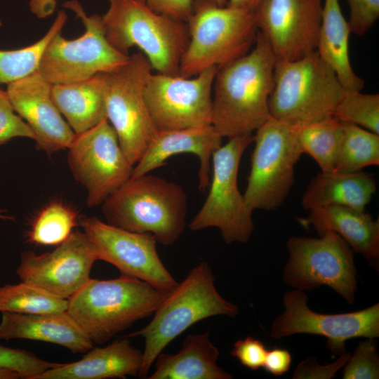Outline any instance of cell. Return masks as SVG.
Returning <instances> with one entry per match:
<instances>
[{
  "label": "cell",
  "instance_id": "35",
  "mask_svg": "<svg viewBox=\"0 0 379 379\" xmlns=\"http://www.w3.org/2000/svg\"><path fill=\"white\" fill-rule=\"evenodd\" d=\"M343 379L379 378V355L375 338L360 342L344 366Z\"/></svg>",
  "mask_w": 379,
  "mask_h": 379
},
{
  "label": "cell",
  "instance_id": "43",
  "mask_svg": "<svg viewBox=\"0 0 379 379\" xmlns=\"http://www.w3.org/2000/svg\"><path fill=\"white\" fill-rule=\"evenodd\" d=\"M262 0H227L229 7L253 12Z\"/></svg>",
  "mask_w": 379,
  "mask_h": 379
},
{
  "label": "cell",
  "instance_id": "24",
  "mask_svg": "<svg viewBox=\"0 0 379 379\" xmlns=\"http://www.w3.org/2000/svg\"><path fill=\"white\" fill-rule=\"evenodd\" d=\"M376 190L374 176L364 171L321 172L311 179L302 194V208L345 206L365 211Z\"/></svg>",
  "mask_w": 379,
  "mask_h": 379
},
{
  "label": "cell",
  "instance_id": "22",
  "mask_svg": "<svg viewBox=\"0 0 379 379\" xmlns=\"http://www.w3.org/2000/svg\"><path fill=\"white\" fill-rule=\"evenodd\" d=\"M79 361L58 364L37 379H107L138 376L142 352L123 338L103 347L91 348Z\"/></svg>",
  "mask_w": 379,
  "mask_h": 379
},
{
  "label": "cell",
  "instance_id": "19",
  "mask_svg": "<svg viewBox=\"0 0 379 379\" xmlns=\"http://www.w3.org/2000/svg\"><path fill=\"white\" fill-rule=\"evenodd\" d=\"M51 87L36 70L6 90L15 112L33 131L37 148L48 154L67 149L75 136L53 101Z\"/></svg>",
  "mask_w": 379,
  "mask_h": 379
},
{
  "label": "cell",
  "instance_id": "11",
  "mask_svg": "<svg viewBox=\"0 0 379 379\" xmlns=\"http://www.w3.org/2000/svg\"><path fill=\"white\" fill-rule=\"evenodd\" d=\"M251 171L244 194L248 208L280 207L294 183V167L302 151L292 125L270 117L256 131Z\"/></svg>",
  "mask_w": 379,
  "mask_h": 379
},
{
  "label": "cell",
  "instance_id": "16",
  "mask_svg": "<svg viewBox=\"0 0 379 379\" xmlns=\"http://www.w3.org/2000/svg\"><path fill=\"white\" fill-rule=\"evenodd\" d=\"M79 223L93 244L98 260L113 265L121 274L168 291L178 285L161 262L157 251V241L151 233L125 230L95 216H81Z\"/></svg>",
  "mask_w": 379,
  "mask_h": 379
},
{
  "label": "cell",
  "instance_id": "4",
  "mask_svg": "<svg viewBox=\"0 0 379 379\" xmlns=\"http://www.w3.org/2000/svg\"><path fill=\"white\" fill-rule=\"evenodd\" d=\"M239 307L223 298L215 287L210 265L201 262L179 283L154 312L152 321L127 336H141L145 340L142 363L139 373L147 378L158 355L175 338L204 319L226 315L236 317Z\"/></svg>",
  "mask_w": 379,
  "mask_h": 379
},
{
  "label": "cell",
  "instance_id": "25",
  "mask_svg": "<svg viewBox=\"0 0 379 379\" xmlns=\"http://www.w3.org/2000/svg\"><path fill=\"white\" fill-rule=\"evenodd\" d=\"M218 349L209 332L188 335L180 350L174 354L161 352L155 371L149 379H231L232 375L217 364Z\"/></svg>",
  "mask_w": 379,
  "mask_h": 379
},
{
  "label": "cell",
  "instance_id": "30",
  "mask_svg": "<svg viewBox=\"0 0 379 379\" xmlns=\"http://www.w3.org/2000/svg\"><path fill=\"white\" fill-rule=\"evenodd\" d=\"M67 19L65 11L62 10L46 34L39 41L21 48L0 49V84H8L38 70L45 47L55 34L62 32Z\"/></svg>",
  "mask_w": 379,
  "mask_h": 379
},
{
  "label": "cell",
  "instance_id": "41",
  "mask_svg": "<svg viewBox=\"0 0 379 379\" xmlns=\"http://www.w3.org/2000/svg\"><path fill=\"white\" fill-rule=\"evenodd\" d=\"M291 361L292 357L288 350L274 347L267 350L262 367L268 373L280 376L289 370Z\"/></svg>",
  "mask_w": 379,
  "mask_h": 379
},
{
  "label": "cell",
  "instance_id": "36",
  "mask_svg": "<svg viewBox=\"0 0 379 379\" xmlns=\"http://www.w3.org/2000/svg\"><path fill=\"white\" fill-rule=\"evenodd\" d=\"M18 137L35 138L30 126L15 112L6 91L0 87V146Z\"/></svg>",
  "mask_w": 379,
  "mask_h": 379
},
{
  "label": "cell",
  "instance_id": "7",
  "mask_svg": "<svg viewBox=\"0 0 379 379\" xmlns=\"http://www.w3.org/2000/svg\"><path fill=\"white\" fill-rule=\"evenodd\" d=\"M345 91L317 51L294 60H277L270 116L291 125L331 117Z\"/></svg>",
  "mask_w": 379,
  "mask_h": 379
},
{
  "label": "cell",
  "instance_id": "46",
  "mask_svg": "<svg viewBox=\"0 0 379 379\" xmlns=\"http://www.w3.org/2000/svg\"><path fill=\"white\" fill-rule=\"evenodd\" d=\"M2 212H3V211H2L1 210H0V218H1V219H9V218H11L8 217V216H6V215H3V214H2Z\"/></svg>",
  "mask_w": 379,
  "mask_h": 379
},
{
  "label": "cell",
  "instance_id": "9",
  "mask_svg": "<svg viewBox=\"0 0 379 379\" xmlns=\"http://www.w3.org/2000/svg\"><path fill=\"white\" fill-rule=\"evenodd\" d=\"M152 70L147 58L139 52L131 55L119 68L104 73L107 119L133 166L159 132L144 98L146 81Z\"/></svg>",
  "mask_w": 379,
  "mask_h": 379
},
{
  "label": "cell",
  "instance_id": "45",
  "mask_svg": "<svg viewBox=\"0 0 379 379\" xmlns=\"http://www.w3.org/2000/svg\"><path fill=\"white\" fill-rule=\"evenodd\" d=\"M218 6H225L227 3V0H213Z\"/></svg>",
  "mask_w": 379,
  "mask_h": 379
},
{
  "label": "cell",
  "instance_id": "14",
  "mask_svg": "<svg viewBox=\"0 0 379 379\" xmlns=\"http://www.w3.org/2000/svg\"><path fill=\"white\" fill-rule=\"evenodd\" d=\"M217 67L183 77L153 73L148 76L144 98L159 131L211 124L213 86Z\"/></svg>",
  "mask_w": 379,
  "mask_h": 379
},
{
  "label": "cell",
  "instance_id": "38",
  "mask_svg": "<svg viewBox=\"0 0 379 379\" xmlns=\"http://www.w3.org/2000/svg\"><path fill=\"white\" fill-rule=\"evenodd\" d=\"M351 353L344 352L333 363L327 365L319 364L314 357L302 361L296 367L293 379H331L341 369L348 359Z\"/></svg>",
  "mask_w": 379,
  "mask_h": 379
},
{
  "label": "cell",
  "instance_id": "33",
  "mask_svg": "<svg viewBox=\"0 0 379 379\" xmlns=\"http://www.w3.org/2000/svg\"><path fill=\"white\" fill-rule=\"evenodd\" d=\"M333 116L379 135V94L345 90Z\"/></svg>",
  "mask_w": 379,
  "mask_h": 379
},
{
  "label": "cell",
  "instance_id": "21",
  "mask_svg": "<svg viewBox=\"0 0 379 379\" xmlns=\"http://www.w3.org/2000/svg\"><path fill=\"white\" fill-rule=\"evenodd\" d=\"M1 313L0 339L50 343L65 347L74 354L86 353L93 348V341L67 311Z\"/></svg>",
  "mask_w": 379,
  "mask_h": 379
},
{
  "label": "cell",
  "instance_id": "39",
  "mask_svg": "<svg viewBox=\"0 0 379 379\" xmlns=\"http://www.w3.org/2000/svg\"><path fill=\"white\" fill-rule=\"evenodd\" d=\"M267 350L260 340L248 336L234 343L230 354L237 358L241 365L256 371L263 366Z\"/></svg>",
  "mask_w": 379,
  "mask_h": 379
},
{
  "label": "cell",
  "instance_id": "31",
  "mask_svg": "<svg viewBox=\"0 0 379 379\" xmlns=\"http://www.w3.org/2000/svg\"><path fill=\"white\" fill-rule=\"evenodd\" d=\"M68 300L54 296L21 281L0 286V312L22 314L58 312L67 310Z\"/></svg>",
  "mask_w": 379,
  "mask_h": 379
},
{
  "label": "cell",
  "instance_id": "23",
  "mask_svg": "<svg viewBox=\"0 0 379 379\" xmlns=\"http://www.w3.org/2000/svg\"><path fill=\"white\" fill-rule=\"evenodd\" d=\"M299 221L304 227H312L319 236L328 231L335 232L353 251L361 254L371 263H378L379 220H373L366 211L327 206L309 210L308 215Z\"/></svg>",
  "mask_w": 379,
  "mask_h": 379
},
{
  "label": "cell",
  "instance_id": "20",
  "mask_svg": "<svg viewBox=\"0 0 379 379\" xmlns=\"http://www.w3.org/2000/svg\"><path fill=\"white\" fill-rule=\"evenodd\" d=\"M222 137L211 124L204 126L159 131L145 152L133 166L131 178L149 173L177 154L191 153L199 160V190L204 192L210 185L211 160L222 145Z\"/></svg>",
  "mask_w": 379,
  "mask_h": 379
},
{
  "label": "cell",
  "instance_id": "12",
  "mask_svg": "<svg viewBox=\"0 0 379 379\" xmlns=\"http://www.w3.org/2000/svg\"><path fill=\"white\" fill-rule=\"evenodd\" d=\"M286 249V284L303 291L326 285L349 304L354 303L357 291L354 251L340 235L328 231L318 239L292 236Z\"/></svg>",
  "mask_w": 379,
  "mask_h": 379
},
{
  "label": "cell",
  "instance_id": "1",
  "mask_svg": "<svg viewBox=\"0 0 379 379\" xmlns=\"http://www.w3.org/2000/svg\"><path fill=\"white\" fill-rule=\"evenodd\" d=\"M276 62L267 41L258 32L246 54L218 68L211 125L222 138L252 134L270 117Z\"/></svg>",
  "mask_w": 379,
  "mask_h": 379
},
{
  "label": "cell",
  "instance_id": "37",
  "mask_svg": "<svg viewBox=\"0 0 379 379\" xmlns=\"http://www.w3.org/2000/svg\"><path fill=\"white\" fill-rule=\"evenodd\" d=\"M351 32L364 35L379 17V0H347Z\"/></svg>",
  "mask_w": 379,
  "mask_h": 379
},
{
  "label": "cell",
  "instance_id": "40",
  "mask_svg": "<svg viewBox=\"0 0 379 379\" xmlns=\"http://www.w3.org/2000/svg\"><path fill=\"white\" fill-rule=\"evenodd\" d=\"M157 13L187 22L191 15L194 0H140Z\"/></svg>",
  "mask_w": 379,
  "mask_h": 379
},
{
  "label": "cell",
  "instance_id": "44",
  "mask_svg": "<svg viewBox=\"0 0 379 379\" xmlns=\"http://www.w3.org/2000/svg\"><path fill=\"white\" fill-rule=\"evenodd\" d=\"M19 378V375L15 372L8 370H0V379H16Z\"/></svg>",
  "mask_w": 379,
  "mask_h": 379
},
{
  "label": "cell",
  "instance_id": "13",
  "mask_svg": "<svg viewBox=\"0 0 379 379\" xmlns=\"http://www.w3.org/2000/svg\"><path fill=\"white\" fill-rule=\"evenodd\" d=\"M67 149L69 168L86 189L89 207L102 204L131 177L133 166L107 119L75 134Z\"/></svg>",
  "mask_w": 379,
  "mask_h": 379
},
{
  "label": "cell",
  "instance_id": "5",
  "mask_svg": "<svg viewBox=\"0 0 379 379\" xmlns=\"http://www.w3.org/2000/svg\"><path fill=\"white\" fill-rule=\"evenodd\" d=\"M102 16L106 37L119 52L128 55L136 46L158 73L179 75L189 42L185 22L155 12L140 0H108Z\"/></svg>",
  "mask_w": 379,
  "mask_h": 379
},
{
  "label": "cell",
  "instance_id": "17",
  "mask_svg": "<svg viewBox=\"0 0 379 379\" xmlns=\"http://www.w3.org/2000/svg\"><path fill=\"white\" fill-rule=\"evenodd\" d=\"M96 251L84 232H72L51 252H22L16 273L21 281L68 300L90 279Z\"/></svg>",
  "mask_w": 379,
  "mask_h": 379
},
{
  "label": "cell",
  "instance_id": "26",
  "mask_svg": "<svg viewBox=\"0 0 379 379\" xmlns=\"http://www.w3.org/2000/svg\"><path fill=\"white\" fill-rule=\"evenodd\" d=\"M51 97L75 134L107 119L104 73L78 82L52 84Z\"/></svg>",
  "mask_w": 379,
  "mask_h": 379
},
{
  "label": "cell",
  "instance_id": "6",
  "mask_svg": "<svg viewBox=\"0 0 379 379\" xmlns=\"http://www.w3.org/2000/svg\"><path fill=\"white\" fill-rule=\"evenodd\" d=\"M186 23L189 42L179 70L183 77L220 67L246 54L258 32L253 12L220 6L213 0H194Z\"/></svg>",
  "mask_w": 379,
  "mask_h": 379
},
{
  "label": "cell",
  "instance_id": "28",
  "mask_svg": "<svg viewBox=\"0 0 379 379\" xmlns=\"http://www.w3.org/2000/svg\"><path fill=\"white\" fill-rule=\"evenodd\" d=\"M292 126L302 153L311 156L321 172L334 171L343 123L331 116Z\"/></svg>",
  "mask_w": 379,
  "mask_h": 379
},
{
  "label": "cell",
  "instance_id": "34",
  "mask_svg": "<svg viewBox=\"0 0 379 379\" xmlns=\"http://www.w3.org/2000/svg\"><path fill=\"white\" fill-rule=\"evenodd\" d=\"M56 365L58 363L42 359L25 350L0 345V370L15 372L20 378L37 379L46 370Z\"/></svg>",
  "mask_w": 379,
  "mask_h": 379
},
{
  "label": "cell",
  "instance_id": "2",
  "mask_svg": "<svg viewBox=\"0 0 379 379\" xmlns=\"http://www.w3.org/2000/svg\"><path fill=\"white\" fill-rule=\"evenodd\" d=\"M171 292L124 274L91 278L68 299L67 311L93 343L102 344L154 313Z\"/></svg>",
  "mask_w": 379,
  "mask_h": 379
},
{
  "label": "cell",
  "instance_id": "29",
  "mask_svg": "<svg viewBox=\"0 0 379 379\" xmlns=\"http://www.w3.org/2000/svg\"><path fill=\"white\" fill-rule=\"evenodd\" d=\"M379 164V135L354 124L343 123L335 170L357 172Z\"/></svg>",
  "mask_w": 379,
  "mask_h": 379
},
{
  "label": "cell",
  "instance_id": "8",
  "mask_svg": "<svg viewBox=\"0 0 379 379\" xmlns=\"http://www.w3.org/2000/svg\"><path fill=\"white\" fill-rule=\"evenodd\" d=\"M63 6L74 11L85 32L72 40L62 37L60 32L47 44L38 71L48 82L62 84L84 81L111 72L128 62L130 55L119 52L108 41L101 15H87L77 0L65 1Z\"/></svg>",
  "mask_w": 379,
  "mask_h": 379
},
{
  "label": "cell",
  "instance_id": "3",
  "mask_svg": "<svg viewBox=\"0 0 379 379\" xmlns=\"http://www.w3.org/2000/svg\"><path fill=\"white\" fill-rule=\"evenodd\" d=\"M107 222L138 233H151L164 246L185 230L187 195L178 184L149 173L131 178L102 204Z\"/></svg>",
  "mask_w": 379,
  "mask_h": 379
},
{
  "label": "cell",
  "instance_id": "15",
  "mask_svg": "<svg viewBox=\"0 0 379 379\" xmlns=\"http://www.w3.org/2000/svg\"><path fill=\"white\" fill-rule=\"evenodd\" d=\"M284 312L273 321L270 336L281 339L294 334L319 335L327 338L326 347L335 355L346 352L345 341L379 337V303L351 312L321 314L307 306V295L295 289L284 293Z\"/></svg>",
  "mask_w": 379,
  "mask_h": 379
},
{
  "label": "cell",
  "instance_id": "10",
  "mask_svg": "<svg viewBox=\"0 0 379 379\" xmlns=\"http://www.w3.org/2000/svg\"><path fill=\"white\" fill-rule=\"evenodd\" d=\"M213 154V175L208 196L189 225L192 231L217 227L227 244L245 243L254 225L251 211L240 193L237 175L242 155L253 142L252 134L228 138Z\"/></svg>",
  "mask_w": 379,
  "mask_h": 379
},
{
  "label": "cell",
  "instance_id": "27",
  "mask_svg": "<svg viewBox=\"0 0 379 379\" xmlns=\"http://www.w3.org/2000/svg\"><path fill=\"white\" fill-rule=\"evenodd\" d=\"M351 29L338 0H323L317 51L334 70L346 91H361L364 81L352 67L349 40Z\"/></svg>",
  "mask_w": 379,
  "mask_h": 379
},
{
  "label": "cell",
  "instance_id": "32",
  "mask_svg": "<svg viewBox=\"0 0 379 379\" xmlns=\"http://www.w3.org/2000/svg\"><path fill=\"white\" fill-rule=\"evenodd\" d=\"M79 224L77 213L62 202H51L37 214L29 230L27 240L41 246L58 245L66 240Z\"/></svg>",
  "mask_w": 379,
  "mask_h": 379
},
{
  "label": "cell",
  "instance_id": "42",
  "mask_svg": "<svg viewBox=\"0 0 379 379\" xmlns=\"http://www.w3.org/2000/svg\"><path fill=\"white\" fill-rule=\"evenodd\" d=\"M56 0H29L31 12L39 18L51 15L56 8Z\"/></svg>",
  "mask_w": 379,
  "mask_h": 379
},
{
  "label": "cell",
  "instance_id": "18",
  "mask_svg": "<svg viewBox=\"0 0 379 379\" xmlns=\"http://www.w3.org/2000/svg\"><path fill=\"white\" fill-rule=\"evenodd\" d=\"M323 0H262L253 11L258 32L277 60L290 61L317 51Z\"/></svg>",
  "mask_w": 379,
  "mask_h": 379
}]
</instances>
